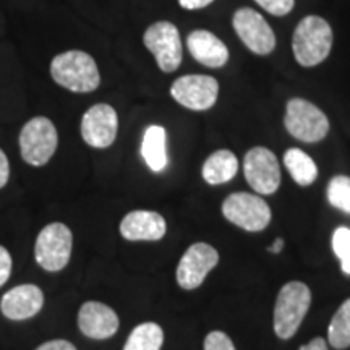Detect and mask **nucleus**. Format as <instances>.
<instances>
[{
  "mask_svg": "<svg viewBox=\"0 0 350 350\" xmlns=\"http://www.w3.org/2000/svg\"><path fill=\"white\" fill-rule=\"evenodd\" d=\"M73 248V235L64 222H52L39 232L34 256L47 273H59L68 265Z\"/></svg>",
  "mask_w": 350,
  "mask_h": 350,
  "instance_id": "39448f33",
  "label": "nucleus"
},
{
  "mask_svg": "<svg viewBox=\"0 0 350 350\" xmlns=\"http://www.w3.org/2000/svg\"><path fill=\"white\" fill-rule=\"evenodd\" d=\"M36 350H77V347L65 339H54V340H49V342H44L42 345H39Z\"/></svg>",
  "mask_w": 350,
  "mask_h": 350,
  "instance_id": "cd10ccee",
  "label": "nucleus"
},
{
  "mask_svg": "<svg viewBox=\"0 0 350 350\" xmlns=\"http://www.w3.org/2000/svg\"><path fill=\"white\" fill-rule=\"evenodd\" d=\"M51 77L57 85L72 93H91L100 85L96 60L83 51H67L51 62Z\"/></svg>",
  "mask_w": 350,
  "mask_h": 350,
  "instance_id": "f257e3e1",
  "label": "nucleus"
},
{
  "mask_svg": "<svg viewBox=\"0 0 350 350\" xmlns=\"http://www.w3.org/2000/svg\"><path fill=\"white\" fill-rule=\"evenodd\" d=\"M284 248V239H275L273 245L271 247H268V252L269 253H274V255H278V253H281Z\"/></svg>",
  "mask_w": 350,
  "mask_h": 350,
  "instance_id": "2f4dec72",
  "label": "nucleus"
},
{
  "mask_svg": "<svg viewBox=\"0 0 350 350\" xmlns=\"http://www.w3.org/2000/svg\"><path fill=\"white\" fill-rule=\"evenodd\" d=\"M299 350H327V342L323 338H314L308 344L301 345Z\"/></svg>",
  "mask_w": 350,
  "mask_h": 350,
  "instance_id": "7c9ffc66",
  "label": "nucleus"
},
{
  "mask_svg": "<svg viewBox=\"0 0 350 350\" xmlns=\"http://www.w3.org/2000/svg\"><path fill=\"white\" fill-rule=\"evenodd\" d=\"M120 319L111 306L100 301H86L78 312V327L90 339H109L119 331Z\"/></svg>",
  "mask_w": 350,
  "mask_h": 350,
  "instance_id": "4468645a",
  "label": "nucleus"
},
{
  "mask_svg": "<svg viewBox=\"0 0 350 350\" xmlns=\"http://www.w3.org/2000/svg\"><path fill=\"white\" fill-rule=\"evenodd\" d=\"M59 135L47 117H33L26 122L20 133V152L26 164L42 167L55 154Z\"/></svg>",
  "mask_w": 350,
  "mask_h": 350,
  "instance_id": "20e7f679",
  "label": "nucleus"
},
{
  "mask_svg": "<svg viewBox=\"0 0 350 350\" xmlns=\"http://www.w3.org/2000/svg\"><path fill=\"white\" fill-rule=\"evenodd\" d=\"M332 250L339 258L344 274L350 275V229L338 227L332 234Z\"/></svg>",
  "mask_w": 350,
  "mask_h": 350,
  "instance_id": "b1692460",
  "label": "nucleus"
},
{
  "mask_svg": "<svg viewBox=\"0 0 350 350\" xmlns=\"http://www.w3.org/2000/svg\"><path fill=\"white\" fill-rule=\"evenodd\" d=\"M243 172L256 193L273 195L281 185V167L278 157L268 148L256 146L245 154Z\"/></svg>",
  "mask_w": 350,
  "mask_h": 350,
  "instance_id": "1a4fd4ad",
  "label": "nucleus"
},
{
  "mask_svg": "<svg viewBox=\"0 0 350 350\" xmlns=\"http://www.w3.org/2000/svg\"><path fill=\"white\" fill-rule=\"evenodd\" d=\"M326 195L331 206L340 209L345 214H350V177L347 175L332 177L329 185H327Z\"/></svg>",
  "mask_w": 350,
  "mask_h": 350,
  "instance_id": "5701e85b",
  "label": "nucleus"
},
{
  "mask_svg": "<svg viewBox=\"0 0 350 350\" xmlns=\"http://www.w3.org/2000/svg\"><path fill=\"white\" fill-rule=\"evenodd\" d=\"M8 178H10V164H8L5 152L0 150V190L7 185Z\"/></svg>",
  "mask_w": 350,
  "mask_h": 350,
  "instance_id": "c85d7f7f",
  "label": "nucleus"
},
{
  "mask_svg": "<svg viewBox=\"0 0 350 350\" xmlns=\"http://www.w3.org/2000/svg\"><path fill=\"white\" fill-rule=\"evenodd\" d=\"M44 294L34 284H21L5 292L0 300V312L12 321H25L42 310Z\"/></svg>",
  "mask_w": 350,
  "mask_h": 350,
  "instance_id": "2eb2a0df",
  "label": "nucleus"
},
{
  "mask_svg": "<svg viewBox=\"0 0 350 350\" xmlns=\"http://www.w3.org/2000/svg\"><path fill=\"white\" fill-rule=\"evenodd\" d=\"M332 47V29L321 16L310 15L297 25L292 51L301 67H314L327 59Z\"/></svg>",
  "mask_w": 350,
  "mask_h": 350,
  "instance_id": "7ed1b4c3",
  "label": "nucleus"
},
{
  "mask_svg": "<svg viewBox=\"0 0 350 350\" xmlns=\"http://www.w3.org/2000/svg\"><path fill=\"white\" fill-rule=\"evenodd\" d=\"M266 12L275 16H284L295 5V0H255Z\"/></svg>",
  "mask_w": 350,
  "mask_h": 350,
  "instance_id": "a878e982",
  "label": "nucleus"
},
{
  "mask_svg": "<svg viewBox=\"0 0 350 350\" xmlns=\"http://www.w3.org/2000/svg\"><path fill=\"white\" fill-rule=\"evenodd\" d=\"M239 172V159L234 152L229 150H219L213 152L211 156L204 161L203 174L204 182L209 185H221V183L230 182Z\"/></svg>",
  "mask_w": 350,
  "mask_h": 350,
  "instance_id": "6ab92c4d",
  "label": "nucleus"
},
{
  "mask_svg": "<svg viewBox=\"0 0 350 350\" xmlns=\"http://www.w3.org/2000/svg\"><path fill=\"white\" fill-rule=\"evenodd\" d=\"M284 164L294 178V182L300 187H308L317 180L318 167L314 161L299 148H291L284 154Z\"/></svg>",
  "mask_w": 350,
  "mask_h": 350,
  "instance_id": "aec40b11",
  "label": "nucleus"
},
{
  "mask_svg": "<svg viewBox=\"0 0 350 350\" xmlns=\"http://www.w3.org/2000/svg\"><path fill=\"white\" fill-rule=\"evenodd\" d=\"M12 266H13V261H12L10 252H8L5 247L0 245V287L10 279Z\"/></svg>",
  "mask_w": 350,
  "mask_h": 350,
  "instance_id": "bb28decb",
  "label": "nucleus"
},
{
  "mask_svg": "<svg viewBox=\"0 0 350 350\" xmlns=\"http://www.w3.org/2000/svg\"><path fill=\"white\" fill-rule=\"evenodd\" d=\"M187 46L193 59L206 67L219 68L229 60V51H227L226 44L204 29H196L188 34Z\"/></svg>",
  "mask_w": 350,
  "mask_h": 350,
  "instance_id": "f3484780",
  "label": "nucleus"
},
{
  "mask_svg": "<svg viewBox=\"0 0 350 350\" xmlns=\"http://www.w3.org/2000/svg\"><path fill=\"white\" fill-rule=\"evenodd\" d=\"M119 131V117L116 109L109 104H96L85 112L81 119V137L91 148L112 146Z\"/></svg>",
  "mask_w": 350,
  "mask_h": 350,
  "instance_id": "f8f14e48",
  "label": "nucleus"
},
{
  "mask_svg": "<svg viewBox=\"0 0 350 350\" xmlns=\"http://www.w3.org/2000/svg\"><path fill=\"white\" fill-rule=\"evenodd\" d=\"M170 96L191 111H208L217 100L219 83L209 75H185L174 81Z\"/></svg>",
  "mask_w": 350,
  "mask_h": 350,
  "instance_id": "9b49d317",
  "label": "nucleus"
},
{
  "mask_svg": "<svg viewBox=\"0 0 350 350\" xmlns=\"http://www.w3.org/2000/svg\"><path fill=\"white\" fill-rule=\"evenodd\" d=\"M204 350H237L226 332L213 331L204 338Z\"/></svg>",
  "mask_w": 350,
  "mask_h": 350,
  "instance_id": "393cba45",
  "label": "nucleus"
},
{
  "mask_svg": "<svg viewBox=\"0 0 350 350\" xmlns=\"http://www.w3.org/2000/svg\"><path fill=\"white\" fill-rule=\"evenodd\" d=\"M234 29L242 42L258 55H268L275 47V36L268 21L253 8H240L234 15Z\"/></svg>",
  "mask_w": 350,
  "mask_h": 350,
  "instance_id": "ddd939ff",
  "label": "nucleus"
},
{
  "mask_svg": "<svg viewBox=\"0 0 350 350\" xmlns=\"http://www.w3.org/2000/svg\"><path fill=\"white\" fill-rule=\"evenodd\" d=\"M284 125L292 137L304 143L321 142L329 131L326 113L301 98H294L287 103Z\"/></svg>",
  "mask_w": 350,
  "mask_h": 350,
  "instance_id": "423d86ee",
  "label": "nucleus"
},
{
  "mask_svg": "<svg viewBox=\"0 0 350 350\" xmlns=\"http://www.w3.org/2000/svg\"><path fill=\"white\" fill-rule=\"evenodd\" d=\"M214 0H178L182 8L185 10H200V8H204L211 5Z\"/></svg>",
  "mask_w": 350,
  "mask_h": 350,
  "instance_id": "c756f323",
  "label": "nucleus"
},
{
  "mask_svg": "<svg viewBox=\"0 0 350 350\" xmlns=\"http://www.w3.org/2000/svg\"><path fill=\"white\" fill-rule=\"evenodd\" d=\"M312 305V291L305 282L284 284L274 305V332L279 339L294 338Z\"/></svg>",
  "mask_w": 350,
  "mask_h": 350,
  "instance_id": "f03ea898",
  "label": "nucleus"
},
{
  "mask_svg": "<svg viewBox=\"0 0 350 350\" xmlns=\"http://www.w3.org/2000/svg\"><path fill=\"white\" fill-rule=\"evenodd\" d=\"M327 340L334 349L350 347V299L339 306L327 327Z\"/></svg>",
  "mask_w": 350,
  "mask_h": 350,
  "instance_id": "4be33fe9",
  "label": "nucleus"
},
{
  "mask_svg": "<svg viewBox=\"0 0 350 350\" xmlns=\"http://www.w3.org/2000/svg\"><path fill=\"white\" fill-rule=\"evenodd\" d=\"M144 46L154 55L159 68L172 73L182 64V39L177 26L169 21H157L144 31Z\"/></svg>",
  "mask_w": 350,
  "mask_h": 350,
  "instance_id": "6e6552de",
  "label": "nucleus"
},
{
  "mask_svg": "<svg viewBox=\"0 0 350 350\" xmlns=\"http://www.w3.org/2000/svg\"><path fill=\"white\" fill-rule=\"evenodd\" d=\"M164 342V331L157 323H142L130 332L124 350H161Z\"/></svg>",
  "mask_w": 350,
  "mask_h": 350,
  "instance_id": "412c9836",
  "label": "nucleus"
},
{
  "mask_svg": "<svg viewBox=\"0 0 350 350\" xmlns=\"http://www.w3.org/2000/svg\"><path fill=\"white\" fill-rule=\"evenodd\" d=\"M142 156L152 172H163L167 167V135H165L164 126L151 125L144 130Z\"/></svg>",
  "mask_w": 350,
  "mask_h": 350,
  "instance_id": "a211bd4d",
  "label": "nucleus"
},
{
  "mask_svg": "<svg viewBox=\"0 0 350 350\" xmlns=\"http://www.w3.org/2000/svg\"><path fill=\"white\" fill-rule=\"evenodd\" d=\"M120 235L130 242H157L167 232L165 219L156 211L137 209L122 219Z\"/></svg>",
  "mask_w": 350,
  "mask_h": 350,
  "instance_id": "dca6fc26",
  "label": "nucleus"
},
{
  "mask_svg": "<svg viewBox=\"0 0 350 350\" xmlns=\"http://www.w3.org/2000/svg\"><path fill=\"white\" fill-rule=\"evenodd\" d=\"M219 253L213 245L198 242L188 247L177 266V282L185 291L198 288L208 274L216 268Z\"/></svg>",
  "mask_w": 350,
  "mask_h": 350,
  "instance_id": "9d476101",
  "label": "nucleus"
},
{
  "mask_svg": "<svg viewBox=\"0 0 350 350\" xmlns=\"http://www.w3.org/2000/svg\"><path fill=\"white\" fill-rule=\"evenodd\" d=\"M222 214L227 221L247 232H261L271 222V208L261 196L232 193L222 203Z\"/></svg>",
  "mask_w": 350,
  "mask_h": 350,
  "instance_id": "0eeeda50",
  "label": "nucleus"
}]
</instances>
